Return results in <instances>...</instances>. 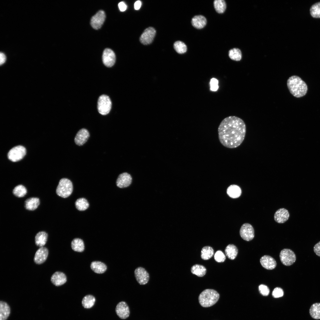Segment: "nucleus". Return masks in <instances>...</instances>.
Listing matches in <instances>:
<instances>
[{"instance_id": "obj_24", "label": "nucleus", "mask_w": 320, "mask_h": 320, "mask_svg": "<svg viewBox=\"0 0 320 320\" xmlns=\"http://www.w3.org/2000/svg\"><path fill=\"white\" fill-rule=\"evenodd\" d=\"M90 267L95 273L99 274L103 273L107 269L106 265L104 263L98 261H94L92 262Z\"/></svg>"}, {"instance_id": "obj_8", "label": "nucleus", "mask_w": 320, "mask_h": 320, "mask_svg": "<svg viewBox=\"0 0 320 320\" xmlns=\"http://www.w3.org/2000/svg\"><path fill=\"white\" fill-rule=\"evenodd\" d=\"M135 276L137 282L141 285H144L148 283L150 279L149 274L144 268L139 267L134 271Z\"/></svg>"}, {"instance_id": "obj_12", "label": "nucleus", "mask_w": 320, "mask_h": 320, "mask_svg": "<svg viewBox=\"0 0 320 320\" xmlns=\"http://www.w3.org/2000/svg\"><path fill=\"white\" fill-rule=\"evenodd\" d=\"M102 60L104 65L108 67L112 66L116 61V56L113 51L109 48H106L104 51Z\"/></svg>"}, {"instance_id": "obj_41", "label": "nucleus", "mask_w": 320, "mask_h": 320, "mask_svg": "<svg viewBox=\"0 0 320 320\" xmlns=\"http://www.w3.org/2000/svg\"><path fill=\"white\" fill-rule=\"evenodd\" d=\"M272 295L275 298L281 297L283 295L284 291L281 288L277 287L273 289Z\"/></svg>"}, {"instance_id": "obj_36", "label": "nucleus", "mask_w": 320, "mask_h": 320, "mask_svg": "<svg viewBox=\"0 0 320 320\" xmlns=\"http://www.w3.org/2000/svg\"><path fill=\"white\" fill-rule=\"evenodd\" d=\"M174 47L177 52L179 54H183L187 50V47L186 44L182 41H177L174 44Z\"/></svg>"}, {"instance_id": "obj_7", "label": "nucleus", "mask_w": 320, "mask_h": 320, "mask_svg": "<svg viewBox=\"0 0 320 320\" xmlns=\"http://www.w3.org/2000/svg\"><path fill=\"white\" fill-rule=\"evenodd\" d=\"M26 150L25 148L21 145H18L14 147L8 153V159L11 161L16 162L21 159L25 155Z\"/></svg>"}, {"instance_id": "obj_25", "label": "nucleus", "mask_w": 320, "mask_h": 320, "mask_svg": "<svg viewBox=\"0 0 320 320\" xmlns=\"http://www.w3.org/2000/svg\"><path fill=\"white\" fill-rule=\"evenodd\" d=\"M228 195L233 198H236L239 197L241 193L240 187L235 185H232L228 187L227 190Z\"/></svg>"}, {"instance_id": "obj_44", "label": "nucleus", "mask_w": 320, "mask_h": 320, "mask_svg": "<svg viewBox=\"0 0 320 320\" xmlns=\"http://www.w3.org/2000/svg\"><path fill=\"white\" fill-rule=\"evenodd\" d=\"M0 64L1 65L5 62L6 60V57L4 53L1 52L0 54Z\"/></svg>"}, {"instance_id": "obj_21", "label": "nucleus", "mask_w": 320, "mask_h": 320, "mask_svg": "<svg viewBox=\"0 0 320 320\" xmlns=\"http://www.w3.org/2000/svg\"><path fill=\"white\" fill-rule=\"evenodd\" d=\"M40 204L39 199L37 197H31L25 201V207L28 210L33 211L36 209Z\"/></svg>"}, {"instance_id": "obj_18", "label": "nucleus", "mask_w": 320, "mask_h": 320, "mask_svg": "<svg viewBox=\"0 0 320 320\" xmlns=\"http://www.w3.org/2000/svg\"><path fill=\"white\" fill-rule=\"evenodd\" d=\"M289 216L288 211L284 208H280L277 210L274 215L275 220L277 223H282L286 222Z\"/></svg>"}, {"instance_id": "obj_14", "label": "nucleus", "mask_w": 320, "mask_h": 320, "mask_svg": "<svg viewBox=\"0 0 320 320\" xmlns=\"http://www.w3.org/2000/svg\"><path fill=\"white\" fill-rule=\"evenodd\" d=\"M115 311L118 316L122 319L127 318L129 315V307L126 303L124 301L120 302L117 304Z\"/></svg>"}, {"instance_id": "obj_35", "label": "nucleus", "mask_w": 320, "mask_h": 320, "mask_svg": "<svg viewBox=\"0 0 320 320\" xmlns=\"http://www.w3.org/2000/svg\"><path fill=\"white\" fill-rule=\"evenodd\" d=\"M228 55L231 59L235 61H239L242 58L241 52L237 48L230 49L229 51Z\"/></svg>"}, {"instance_id": "obj_39", "label": "nucleus", "mask_w": 320, "mask_h": 320, "mask_svg": "<svg viewBox=\"0 0 320 320\" xmlns=\"http://www.w3.org/2000/svg\"><path fill=\"white\" fill-rule=\"evenodd\" d=\"M210 85V89L212 91L215 92L217 91L219 88L218 81L216 78H212L209 82Z\"/></svg>"}, {"instance_id": "obj_6", "label": "nucleus", "mask_w": 320, "mask_h": 320, "mask_svg": "<svg viewBox=\"0 0 320 320\" xmlns=\"http://www.w3.org/2000/svg\"><path fill=\"white\" fill-rule=\"evenodd\" d=\"M279 257L282 263L287 266L292 265L296 261V258L294 252L288 249H282L280 252Z\"/></svg>"}, {"instance_id": "obj_42", "label": "nucleus", "mask_w": 320, "mask_h": 320, "mask_svg": "<svg viewBox=\"0 0 320 320\" xmlns=\"http://www.w3.org/2000/svg\"><path fill=\"white\" fill-rule=\"evenodd\" d=\"M313 250L316 255L320 257V241L314 246Z\"/></svg>"}, {"instance_id": "obj_29", "label": "nucleus", "mask_w": 320, "mask_h": 320, "mask_svg": "<svg viewBox=\"0 0 320 320\" xmlns=\"http://www.w3.org/2000/svg\"><path fill=\"white\" fill-rule=\"evenodd\" d=\"M191 271L193 274L201 277L205 275L207 270L205 267L202 265L195 264L191 267Z\"/></svg>"}, {"instance_id": "obj_23", "label": "nucleus", "mask_w": 320, "mask_h": 320, "mask_svg": "<svg viewBox=\"0 0 320 320\" xmlns=\"http://www.w3.org/2000/svg\"><path fill=\"white\" fill-rule=\"evenodd\" d=\"M9 306L6 302H0V320H6L10 313Z\"/></svg>"}, {"instance_id": "obj_40", "label": "nucleus", "mask_w": 320, "mask_h": 320, "mask_svg": "<svg viewBox=\"0 0 320 320\" xmlns=\"http://www.w3.org/2000/svg\"><path fill=\"white\" fill-rule=\"evenodd\" d=\"M259 290L260 293L264 296H268L270 292L268 287L267 286L263 284L259 286Z\"/></svg>"}, {"instance_id": "obj_27", "label": "nucleus", "mask_w": 320, "mask_h": 320, "mask_svg": "<svg viewBox=\"0 0 320 320\" xmlns=\"http://www.w3.org/2000/svg\"><path fill=\"white\" fill-rule=\"evenodd\" d=\"M71 247L73 250L78 252H82L84 249V244L83 241L79 238H75L72 241Z\"/></svg>"}, {"instance_id": "obj_3", "label": "nucleus", "mask_w": 320, "mask_h": 320, "mask_svg": "<svg viewBox=\"0 0 320 320\" xmlns=\"http://www.w3.org/2000/svg\"><path fill=\"white\" fill-rule=\"evenodd\" d=\"M219 297V294L216 290L207 289L203 291L199 295V302L202 306L208 307L215 304Z\"/></svg>"}, {"instance_id": "obj_13", "label": "nucleus", "mask_w": 320, "mask_h": 320, "mask_svg": "<svg viewBox=\"0 0 320 320\" xmlns=\"http://www.w3.org/2000/svg\"><path fill=\"white\" fill-rule=\"evenodd\" d=\"M132 180V177L129 174L124 172L118 176L116 181V185L117 187L120 188L127 187L130 185Z\"/></svg>"}, {"instance_id": "obj_10", "label": "nucleus", "mask_w": 320, "mask_h": 320, "mask_svg": "<svg viewBox=\"0 0 320 320\" xmlns=\"http://www.w3.org/2000/svg\"><path fill=\"white\" fill-rule=\"evenodd\" d=\"M105 17L103 10L98 11L91 19L90 23L92 27L95 30L100 28L104 22Z\"/></svg>"}, {"instance_id": "obj_19", "label": "nucleus", "mask_w": 320, "mask_h": 320, "mask_svg": "<svg viewBox=\"0 0 320 320\" xmlns=\"http://www.w3.org/2000/svg\"><path fill=\"white\" fill-rule=\"evenodd\" d=\"M52 282L57 286L64 284L67 281L66 277L63 272L57 271L54 273L51 278Z\"/></svg>"}, {"instance_id": "obj_17", "label": "nucleus", "mask_w": 320, "mask_h": 320, "mask_svg": "<svg viewBox=\"0 0 320 320\" xmlns=\"http://www.w3.org/2000/svg\"><path fill=\"white\" fill-rule=\"evenodd\" d=\"M260 262L262 266L268 270H272L275 268L276 265V262L275 260L269 255L262 256L260 259Z\"/></svg>"}, {"instance_id": "obj_28", "label": "nucleus", "mask_w": 320, "mask_h": 320, "mask_svg": "<svg viewBox=\"0 0 320 320\" xmlns=\"http://www.w3.org/2000/svg\"><path fill=\"white\" fill-rule=\"evenodd\" d=\"M95 302V297L92 295H88L83 298L81 303L83 306L85 308H90L94 305Z\"/></svg>"}, {"instance_id": "obj_34", "label": "nucleus", "mask_w": 320, "mask_h": 320, "mask_svg": "<svg viewBox=\"0 0 320 320\" xmlns=\"http://www.w3.org/2000/svg\"><path fill=\"white\" fill-rule=\"evenodd\" d=\"M214 5L216 11L219 13H223L226 7V2L224 0H215Z\"/></svg>"}, {"instance_id": "obj_30", "label": "nucleus", "mask_w": 320, "mask_h": 320, "mask_svg": "<svg viewBox=\"0 0 320 320\" xmlns=\"http://www.w3.org/2000/svg\"><path fill=\"white\" fill-rule=\"evenodd\" d=\"M214 251L213 249L209 246H205L202 248L201 251V257L203 260H206L210 259L213 255Z\"/></svg>"}, {"instance_id": "obj_32", "label": "nucleus", "mask_w": 320, "mask_h": 320, "mask_svg": "<svg viewBox=\"0 0 320 320\" xmlns=\"http://www.w3.org/2000/svg\"><path fill=\"white\" fill-rule=\"evenodd\" d=\"M27 192L26 187L22 185H19L16 186L12 191L13 194L18 198L23 197L26 195Z\"/></svg>"}, {"instance_id": "obj_2", "label": "nucleus", "mask_w": 320, "mask_h": 320, "mask_svg": "<svg viewBox=\"0 0 320 320\" xmlns=\"http://www.w3.org/2000/svg\"><path fill=\"white\" fill-rule=\"evenodd\" d=\"M287 85L290 93L295 97H303L307 92L306 84L298 76L293 75L289 77L287 80Z\"/></svg>"}, {"instance_id": "obj_4", "label": "nucleus", "mask_w": 320, "mask_h": 320, "mask_svg": "<svg viewBox=\"0 0 320 320\" xmlns=\"http://www.w3.org/2000/svg\"><path fill=\"white\" fill-rule=\"evenodd\" d=\"M73 185L72 182L69 179L63 178L60 180L57 186L56 192L59 196L66 198L72 193Z\"/></svg>"}, {"instance_id": "obj_1", "label": "nucleus", "mask_w": 320, "mask_h": 320, "mask_svg": "<svg viewBox=\"0 0 320 320\" xmlns=\"http://www.w3.org/2000/svg\"><path fill=\"white\" fill-rule=\"evenodd\" d=\"M218 132L219 140L223 146L228 148H235L239 146L244 140L246 125L240 118L229 116L220 122Z\"/></svg>"}, {"instance_id": "obj_9", "label": "nucleus", "mask_w": 320, "mask_h": 320, "mask_svg": "<svg viewBox=\"0 0 320 320\" xmlns=\"http://www.w3.org/2000/svg\"><path fill=\"white\" fill-rule=\"evenodd\" d=\"M240 235L244 240L249 241L254 237V231L252 226L248 223H245L241 226L239 231Z\"/></svg>"}, {"instance_id": "obj_26", "label": "nucleus", "mask_w": 320, "mask_h": 320, "mask_svg": "<svg viewBox=\"0 0 320 320\" xmlns=\"http://www.w3.org/2000/svg\"><path fill=\"white\" fill-rule=\"evenodd\" d=\"M226 255L231 260L234 259L236 257L238 249L233 244H229L226 247L225 250Z\"/></svg>"}, {"instance_id": "obj_37", "label": "nucleus", "mask_w": 320, "mask_h": 320, "mask_svg": "<svg viewBox=\"0 0 320 320\" xmlns=\"http://www.w3.org/2000/svg\"><path fill=\"white\" fill-rule=\"evenodd\" d=\"M310 13L313 17L320 18V2L314 4L311 7Z\"/></svg>"}, {"instance_id": "obj_22", "label": "nucleus", "mask_w": 320, "mask_h": 320, "mask_svg": "<svg viewBox=\"0 0 320 320\" xmlns=\"http://www.w3.org/2000/svg\"><path fill=\"white\" fill-rule=\"evenodd\" d=\"M48 238L47 233L44 231L38 232L35 237L36 244L40 247H43L46 244Z\"/></svg>"}, {"instance_id": "obj_16", "label": "nucleus", "mask_w": 320, "mask_h": 320, "mask_svg": "<svg viewBox=\"0 0 320 320\" xmlns=\"http://www.w3.org/2000/svg\"><path fill=\"white\" fill-rule=\"evenodd\" d=\"M89 137L88 131L84 128L81 129L77 133L74 138V142L77 145L81 146L87 141Z\"/></svg>"}, {"instance_id": "obj_33", "label": "nucleus", "mask_w": 320, "mask_h": 320, "mask_svg": "<svg viewBox=\"0 0 320 320\" xmlns=\"http://www.w3.org/2000/svg\"><path fill=\"white\" fill-rule=\"evenodd\" d=\"M75 205L76 208L81 211L86 210L89 206L87 200L83 198L77 199L75 202Z\"/></svg>"}, {"instance_id": "obj_15", "label": "nucleus", "mask_w": 320, "mask_h": 320, "mask_svg": "<svg viewBox=\"0 0 320 320\" xmlns=\"http://www.w3.org/2000/svg\"><path fill=\"white\" fill-rule=\"evenodd\" d=\"M48 254V251L47 248L40 247L35 253L34 258V262L38 264L43 263L46 260Z\"/></svg>"}, {"instance_id": "obj_5", "label": "nucleus", "mask_w": 320, "mask_h": 320, "mask_svg": "<svg viewBox=\"0 0 320 320\" xmlns=\"http://www.w3.org/2000/svg\"><path fill=\"white\" fill-rule=\"evenodd\" d=\"M111 102L107 95H103L99 98L97 102V109L99 112L103 115L108 114L111 108Z\"/></svg>"}, {"instance_id": "obj_20", "label": "nucleus", "mask_w": 320, "mask_h": 320, "mask_svg": "<svg viewBox=\"0 0 320 320\" xmlns=\"http://www.w3.org/2000/svg\"><path fill=\"white\" fill-rule=\"evenodd\" d=\"M191 22L193 27L196 28L200 29L203 28L206 25L207 21L204 16L197 15L192 18Z\"/></svg>"}, {"instance_id": "obj_45", "label": "nucleus", "mask_w": 320, "mask_h": 320, "mask_svg": "<svg viewBox=\"0 0 320 320\" xmlns=\"http://www.w3.org/2000/svg\"><path fill=\"white\" fill-rule=\"evenodd\" d=\"M141 3L140 1H137L134 4V8L135 10L139 9L141 6Z\"/></svg>"}, {"instance_id": "obj_43", "label": "nucleus", "mask_w": 320, "mask_h": 320, "mask_svg": "<svg viewBox=\"0 0 320 320\" xmlns=\"http://www.w3.org/2000/svg\"><path fill=\"white\" fill-rule=\"evenodd\" d=\"M118 7L119 10L121 12L125 11L127 8L126 5L123 1L119 3Z\"/></svg>"}, {"instance_id": "obj_11", "label": "nucleus", "mask_w": 320, "mask_h": 320, "mask_svg": "<svg viewBox=\"0 0 320 320\" xmlns=\"http://www.w3.org/2000/svg\"><path fill=\"white\" fill-rule=\"evenodd\" d=\"M156 34L154 28L149 27L146 28L140 37V42L144 45H148L153 41Z\"/></svg>"}, {"instance_id": "obj_31", "label": "nucleus", "mask_w": 320, "mask_h": 320, "mask_svg": "<svg viewBox=\"0 0 320 320\" xmlns=\"http://www.w3.org/2000/svg\"><path fill=\"white\" fill-rule=\"evenodd\" d=\"M309 313L313 318L316 319H320V303L313 304L310 308Z\"/></svg>"}, {"instance_id": "obj_38", "label": "nucleus", "mask_w": 320, "mask_h": 320, "mask_svg": "<svg viewBox=\"0 0 320 320\" xmlns=\"http://www.w3.org/2000/svg\"><path fill=\"white\" fill-rule=\"evenodd\" d=\"M215 260L218 263L224 262L226 259L225 255L221 250L217 251L215 253L214 256Z\"/></svg>"}]
</instances>
